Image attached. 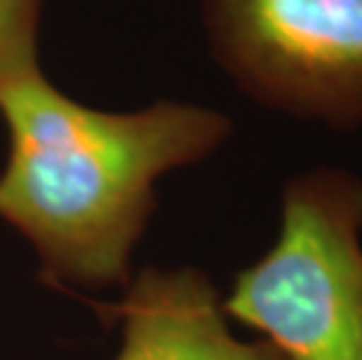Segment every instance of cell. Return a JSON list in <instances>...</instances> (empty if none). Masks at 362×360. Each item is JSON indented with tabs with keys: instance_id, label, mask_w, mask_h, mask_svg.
Listing matches in <instances>:
<instances>
[{
	"instance_id": "3",
	"label": "cell",
	"mask_w": 362,
	"mask_h": 360,
	"mask_svg": "<svg viewBox=\"0 0 362 360\" xmlns=\"http://www.w3.org/2000/svg\"><path fill=\"white\" fill-rule=\"evenodd\" d=\"M202 24L248 101L334 134L362 129V0H202Z\"/></svg>"
},
{
	"instance_id": "1",
	"label": "cell",
	"mask_w": 362,
	"mask_h": 360,
	"mask_svg": "<svg viewBox=\"0 0 362 360\" xmlns=\"http://www.w3.org/2000/svg\"><path fill=\"white\" fill-rule=\"evenodd\" d=\"M7 159L0 222L33 252L37 279L78 295L119 290L157 213L159 182L234 136L227 112L161 98L136 110L84 105L35 71L0 94Z\"/></svg>"
},
{
	"instance_id": "4",
	"label": "cell",
	"mask_w": 362,
	"mask_h": 360,
	"mask_svg": "<svg viewBox=\"0 0 362 360\" xmlns=\"http://www.w3.org/2000/svg\"><path fill=\"white\" fill-rule=\"evenodd\" d=\"M119 323L112 360H283L264 339L234 332L222 290L199 267H143L110 304Z\"/></svg>"
},
{
	"instance_id": "5",
	"label": "cell",
	"mask_w": 362,
	"mask_h": 360,
	"mask_svg": "<svg viewBox=\"0 0 362 360\" xmlns=\"http://www.w3.org/2000/svg\"><path fill=\"white\" fill-rule=\"evenodd\" d=\"M45 0H0V94L40 66Z\"/></svg>"
},
{
	"instance_id": "2",
	"label": "cell",
	"mask_w": 362,
	"mask_h": 360,
	"mask_svg": "<svg viewBox=\"0 0 362 360\" xmlns=\"http://www.w3.org/2000/svg\"><path fill=\"white\" fill-rule=\"evenodd\" d=\"M222 304L283 360H362V173H292L272 246L234 274Z\"/></svg>"
}]
</instances>
